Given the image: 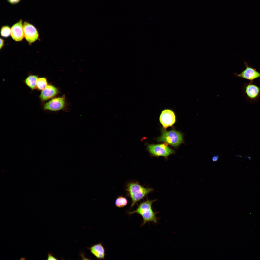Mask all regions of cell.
Instances as JSON below:
<instances>
[{"label": "cell", "mask_w": 260, "mask_h": 260, "mask_svg": "<svg viewBox=\"0 0 260 260\" xmlns=\"http://www.w3.org/2000/svg\"><path fill=\"white\" fill-rule=\"evenodd\" d=\"M98 260L105 259L106 254L105 249L101 243L92 245L91 247H87Z\"/></svg>", "instance_id": "12"}, {"label": "cell", "mask_w": 260, "mask_h": 260, "mask_svg": "<svg viewBox=\"0 0 260 260\" xmlns=\"http://www.w3.org/2000/svg\"><path fill=\"white\" fill-rule=\"evenodd\" d=\"M0 33L1 36L8 37L11 35V28L8 25L3 26L1 28Z\"/></svg>", "instance_id": "16"}, {"label": "cell", "mask_w": 260, "mask_h": 260, "mask_svg": "<svg viewBox=\"0 0 260 260\" xmlns=\"http://www.w3.org/2000/svg\"><path fill=\"white\" fill-rule=\"evenodd\" d=\"M65 105V97H62L53 98L46 103L44 105V110L57 111L63 109Z\"/></svg>", "instance_id": "8"}, {"label": "cell", "mask_w": 260, "mask_h": 260, "mask_svg": "<svg viewBox=\"0 0 260 260\" xmlns=\"http://www.w3.org/2000/svg\"><path fill=\"white\" fill-rule=\"evenodd\" d=\"M8 1L12 4H15L18 3L21 0H7Z\"/></svg>", "instance_id": "19"}, {"label": "cell", "mask_w": 260, "mask_h": 260, "mask_svg": "<svg viewBox=\"0 0 260 260\" xmlns=\"http://www.w3.org/2000/svg\"><path fill=\"white\" fill-rule=\"evenodd\" d=\"M156 201V200L147 199L140 203L136 210L128 212V213L130 215L136 213L141 215L143 218L142 226L148 222L156 223L158 222V219L156 215L158 213L155 212L152 207L153 203Z\"/></svg>", "instance_id": "1"}, {"label": "cell", "mask_w": 260, "mask_h": 260, "mask_svg": "<svg viewBox=\"0 0 260 260\" xmlns=\"http://www.w3.org/2000/svg\"><path fill=\"white\" fill-rule=\"evenodd\" d=\"M48 85L47 79L45 77L38 78L36 83V89L41 91L44 89Z\"/></svg>", "instance_id": "14"}, {"label": "cell", "mask_w": 260, "mask_h": 260, "mask_svg": "<svg viewBox=\"0 0 260 260\" xmlns=\"http://www.w3.org/2000/svg\"><path fill=\"white\" fill-rule=\"evenodd\" d=\"M58 92L56 87L52 85L48 84L42 90L39 97L41 101H46L53 97Z\"/></svg>", "instance_id": "11"}, {"label": "cell", "mask_w": 260, "mask_h": 260, "mask_svg": "<svg viewBox=\"0 0 260 260\" xmlns=\"http://www.w3.org/2000/svg\"><path fill=\"white\" fill-rule=\"evenodd\" d=\"M128 203V200L126 198L120 196L116 199L115 203L117 207L119 208L123 207L126 206Z\"/></svg>", "instance_id": "15"}, {"label": "cell", "mask_w": 260, "mask_h": 260, "mask_svg": "<svg viewBox=\"0 0 260 260\" xmlns=\"http://www.w3.org/2000/svg\"><path fill=\"white\" fill-rule=\"evenodd\" d=\"M38 78L37 75H31L28 76L25 80V84L32 90L36 88V83Z\"/></svg>", "instance_id": "13"}, {"label": "cell", "mask_w": 260, "mask_h": 260, "mask_svg": "<svg viewBox=\"0 0 260 260\" xmlns=\"http://www.w3.org/2000/svg\"><path fill=\"white\" fill-rule=\"evenodd\" d=\"M160 121L163 127L166 129L172 126L175 123L176 117L175 114L171 110L166 109L163 110L159 118Z\"/></svg>", "instance_id": "9"}, {"label": "cell", "mask_w": 260, "mask_h": 260, "mask_svg": "<svg viewBox=\"0 0 260 260\" xmlns=\"http://www.w3.org/2000/svg\"><path fill=\"white\" fill-rule=\"evenodd\" d=\"M24 37L30 44L38 39L39 34L36 27L33 25L25 21L23 24Z\"/></svg>", "instance_id": "7"}, {"label": "cell", "mask_w": 260, "mask_h": 260, "mask_svg": "<svg viewBox=\"0 0 260 260\" xmlns=\"http://www.w3.org/2000/svg\"><path fill=\"white\" fill-rule=\"evenodd\" d=\"M219 157V156L218 154H216L213 156L212 157V161L214 162H216Z\"/></svg>", "instance_id": "18"}, {"label": "cell", "mask_w": 260, "mask_h": 260, "mask_svg": "<svg viewBox=\"0 0 260 260\" xmlns=\"http://www.w3.org/2000/svg\"><path fill=\"white\" fill-rule=\"evenodd\" d=\"M47 260H58V259L56 257H54L52 253L51 252H48V253Z\"/></svg>", "instance_id": "17"}, {"label": "cell", "mask_w": 260, "mask_h": 260, "mask_svg": "<svg viewBox=\"0 0 260 260\" xmlns=\"http://www.w3.org/2000/svg\"><path fill=\"white\" fill-rule=\"evenodd\" d=\"M4 44V40L2 38H0V49H1L3 47Z\"/></svg>", "instance_id": "20"}, {"label": "cell", "mask_w": 260, "mask_h": 260, "mask_svg": "<svg viewBox=\"0 0 260 260\" xmlns=\"http://www.w3.org/2000/svg\"><path fill=\"white\" fill-rule=\"evenodd\" d=\"M157 140L176 147L182 143L183 140L182 135L180 132L174 130L167 131L163 130L161 135L157 138Z\"/></svg>", "instance_id": "3"}, {"label": "cell", "mask_w": 260, "mask_h": 260, "mask_svg": "<svg viewBox=\"0 0 260 260\" xmlns=\"http://www.w3.org/2000/svg\"><path fill=\"white\" fill-rule=\"evenodd\" d=\"M244 63L245 69L240 74L234 73V76L248 80L251 82H253L254 80L260 78V73L256 69L250 66L247 62H244Z\"/></svg>", "instance_id": "6"}, {"label": "cell", "mask_w": 260, "mask_h": 260, "mask_svg": "<svg viewBox=\"0 0 260 260\" xmlns=\"http://www.w3.org/2000/svg\"><path fill=\"white\" fill-rule=\"evenodd\" d=\"M11 35L12 39L16 41H20L23 40L24 35L22 20H20L12 26Z\"/></svg>", "instance_id": "10"}, {"label": "cell", "mask_w": 260, "mask_h": 260, "mask_svg": "<svg viewBox=\"0 0 260 260\" xmlns=\"http://www.w3.org/2000/svg\"><path fill=\"white\" fill-rule=\"evenodd\" d=\"M147 149L151 154L156 156H163L166 158L175 152L173 150L165 143L148 144Z\"/></svg>", "instance_id": "4"}, {"label": "cell", "mask_w": 260, "mask_h": 260, "mask_svg": "<svg viewBox=\"0 0 260 260\" xmlns=\"http://www.w3.org/2000/svg\"><path fill=\"white\" fill-rule=\"evenodd\" d=\"M126 190L128 195L131 199V208L153 190L152 188L144 187L137 182L128 183Z\"/></svg>", "instance_id": "2"}, {"label": "cell", "mask_w": 260, "mask_h": 260, "mask_svg": "<svg viewBox=\"0 0 260 260\" xmlns=\"http://www.w3.org/2000/svg\"><path fill=\"white\" fill-rule=\"evenodd\" d=\"M243 89L247 98L251 102L257 101L260 97V87L254 84L253 82L245 83Z\"/></svg>", "instance_id": "5"}]
</instances>
